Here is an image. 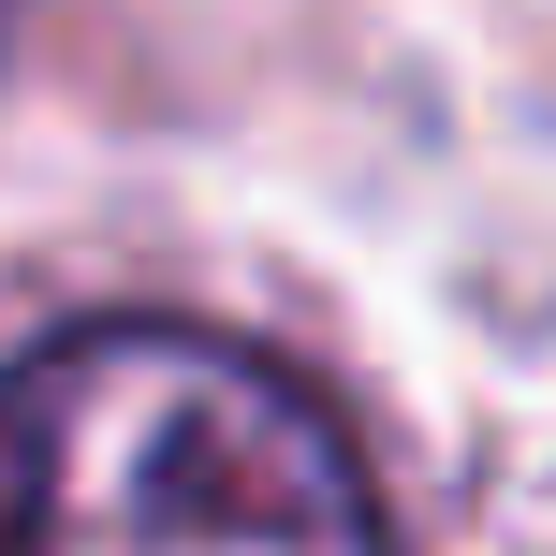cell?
I'll use <instances>...</instances> for the list:
<instances>
[{
    "mask_svg": "<svg viewBox=\"0 0 556 556\" xmlns=\"http://www.w3.org/2000/svg\"><path fill=\"white\" fill-rule=\"evenodd\" d=\"M0 556H381V498L278 352L74 323L0 366Z\"/></svg>",
    "mask_w": 556,
    "mask_h": 556,
    "instance_id": "6da1fadb",
    "label": "cell"
}]
</instances>
